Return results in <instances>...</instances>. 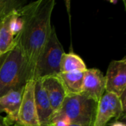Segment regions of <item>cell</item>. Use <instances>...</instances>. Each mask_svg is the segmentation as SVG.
<instances>
[{"mask_svg": "<svg viewBox=\"0 0 126 126\" xmlns=\"http://www.w3.org/2000/svg\"><path fill=\"white\" fill-rule=\"evenodd\" d=\"M55 6V0H38L17 9L23 27L15 38L26 61L30 80L32 79L36 62L49 38Z\"/></svg>", "mask_w": 126, "mask_h": 126, "instance_id": "cell-1", "label": "cell"}, {"mask_svg": "<svg viewBox=\"0 0 126 126\" xmlns=\"http://www.w3.org/2000/svg\"><path fill=\"white\" fill-rule=\"evenodd\" d=\"M28 80L30 78L27 65L16 42L0 68V97L24 87Z\"/></svg>", "mask_w": 126, "mask_h": 126, "instance_id": "cell-2", "label": "cell"}, {"mask_svg": "<svg viewBox=\"0 0 126 126\" xmlns=\"http://www.w3.org/2000/svg\"><path fill=\"white\" fill-rule=\"evenodd\" d=\"M97 106V103L82 94L67 95L52 116H64L71 123L93 126Z\"/></svg>", "mask_w": 126, "mask_h": 126, "instance_id": "cell-3", "label": "cell"}, {"mask_svg": "<svg viewBox=\"0 0 126 126\" xmlns=\"http://www.w3.org/2000/svg\"><path fill=\"white\" fill-rule=\"evenodd\" d=\"M64 53L63 48L58 38L55 28L52 27L49 38L36 62L32 79L37 80L59 74L61 61Z\"/></svg>", "mask_w": 126, "mask_h": 126, "instance_id": "cell-4", "label": "cell"}, {"mask_svg": "<svg viewBox=\"0 0 126 126\" xmlns=\"http://www.w3.org/2000/svg\"><path fill=\"white\" fill-rule=\"evenodd\" d=\"M120 97L106 92L97 103L93 126H106L112 119H118L125 113Z\"/></svg>", "mask_w": 126, "mask_h": 126, "instance_id": "cell-5", "label": "cell"}, {"mask_svg": "<svg viewBox=\"0 0 126 126\" xmlns=\"http://www.w3.org/2000/svg\"><path fill=\"white\" fill-rule=\"evenodd\" d=\"M35 80L32 79L24 86L16 126H41L35 103Z\"/></svg>", "mask_w": 126, "mask_h": 126, "instance_id": "cell-6", "label": "cell"}, {"mask_svg": "<svg viewBox=\"0 0 126 126\" xmlns=\"http://www.w3.org/2000/svg\"><path fill=\"white\" fill-rule=\"evenodd\" d=\"M106 92L120 97L126 92V58L112 61L108 67Z\"/></svg>", "mask_w": 126, "mask_h": 126, "instance_id": "cell-7", "label": "cell"}, {"mask_svg": "<svg viewBox=\"0 0 126 126\" xmlns=\"http://www.w3.org/2000/svg\"><path fill=\"white\" fill-rule=\"evenodd\" d=\"M106 92V78L98 69H87L84 72L81 94L98 103Z\"/></svg>", "mask_w": 126, "mask_h": 126, "instance_id": "cell-8", "label": "cell"}, {"mask_svg": "<svg viewBox=\"0 0 126 126\" xmlns=\"http://www.w3.org/2000/svg\"><path fill=\"white\" fill-rule=\"evenodd\" d=\"M24 89V86L10 91L4 96L0 97V114L1 112L6 114L5 120L9 126L18 121V111Z\"/></svg>", "mask_w": 126, "mask_h": 126, "instance_id": "cell-9", "label": "cell"}, {"mask_svg": "<svg viewBox=\"0 0 126 126\" xmlns=\"http://www.w3.org/2000/svg\"><path fill=\"white\" fill-rule=\"evenodd\" d=\"M41 81L46 91L54 114L59 109L66 97L64 88L57 75L46 77L41 79Z\"/></svg>", "mask_w": 126, "mask_h": 126, "instance_id": "cell-10", "label": "cell"}, {"mask_svg": "<svg viewBox=\"0 0 126 126\" xmlns=\"http://www.w3.org/2000/svg\"><path fill=\"white\" fill-rule=\"evenodd\" d=\"M34 97L40 124L41 126H48L53 114V111L41 80H35Z\"/></svg>", "mask_w": 126, "mask_h": 126, "instance_id": "cell-11", "label": "cell"}, {"mask_svg": "<svg viewBox=\"0 0 126 126\" xmlns=\"http://www.w3.org/2000/svg\"><path fill=\"white\" fill-rule=\"evenodd\" d=\"M84 72H60L57 75L67 95L79 94L82 92Z\"/></svg>", "mask_w": 126, "mask_h": 126, "instance_id": "cell-12", "label": "cell"}, {"mask_svg": "<svg viewBox=\"0 0 126 126\" xmlns=\"http://www.w3.org/2000/svg\"><path fill=\"white\" fill-rule=\"evenodd\" d=\"M13 11L8 13L1 21L0 27V54L9 52L16 44V41L10 29Z\"/></svg>", "mask_w": 126, "mask_h": 126, "instance_id": "cell-13", "label": "cell"}, {"mask_svg": "<svg viewBox=\"0 0 126 126\" xmlns=\"http://www.w3.org/2000/svg\"><path fill=\"white\" fill-rule=\"evenodd\" d=\"M87 69L86 65L83 59L74 52L64 53L61 61L60 71L61 72H85Z\"/></svg>", "mask_w": 126, "mask_h": 126, "instance_id": "cell-14", "label": "cell"}, {"mask_svg": "<svg viewBox=\"0 0 126 126\" xmlns=\"http://www.w3.org/2000/svg\"><path fill=\"white\" fill-rule=\"evenodd\" d=\"M22 3L18 0H0V21L13 10L21 7Z\"/></svg>", "mask_w": 126, "mask_h": 126, "instance_id": "cell-15", "label": "cell"}, {"mask_svg": "<svg viewBox=\"0 0 126 126\" xmlns=\"http://www.w3.org/2000/svg\"><path fill=\"white\" fill-rule=\"evenodd\" d=\"M8 53H9V52H5V53H3V54H1V55H0V68H1V65L3 64V63H4V60L6 59V58H7V56Z\"/></svg>", "mask_w": 126, "mask_h": 126, "instance_id": "cell-16", "label": "cell"}, {"mask_svg": "<svg viewBox=\"0 0 126 126\" xmlns=\"http://www.w3.org/2000/svg\"><path fill=\"white\" fill-rule=\"evenodd\" d=\"M0 126H10L6 122L5 120V117H2L0 114Z\"/></svg>", "mask_w": 126, "mask_h": 126, "instance_id": "cell-17", "label": "cell"}, {"mask_svg": "<svg viewBox=\"0 0 126 126\" xmlns=\"http://www.w3.org/2000/svg\"><path fill=\"white\" fill-rule=\"evenodd\" d=\"M111 126H126V124H125V123H123V122H118V121H117V122H115V123H114Z\"/></svg>", "mask_w": 126, "mask_h": 126, "instance_id": "cell-18", "label": "cell"}, {"mask_svg": "<svg viewBox=\"0 0 126 126\" xmlns=\"http://www.w3.org/2000/svg\"><path fill=\"white\" fill-rule=\"evenodd\" d=\"M69 126H85V125H80V124H75V123H71Z\"/></svg>", "mask_w": 126, "mask_h": 126, "instance_id": "cell-19", "label": "cell"}, {"mask_svg": "<svg viewBox=\"0 0 126 126\" xmlns=\"http://www.w3.org/2000/svg\"><path fill=\"white\" fill-rule=\"evenodd\" d=\"M1 21H2V20L0 21V27H1ZM0 55H1V54H0Z\"/></svg>", "mask_w": 126, "mask_h": 126, "instance_id": "cell-20", "label": "cell"}, {"mask_svg": "<svg viewBox=\"0 0 126 126\" xmlns=\"http://www.w3.org/2000/svg\"></svg>", "mask_w": 126, "mask_h": 126, "instance_id": "cell-21", "label": "cell"}]
</instances>
